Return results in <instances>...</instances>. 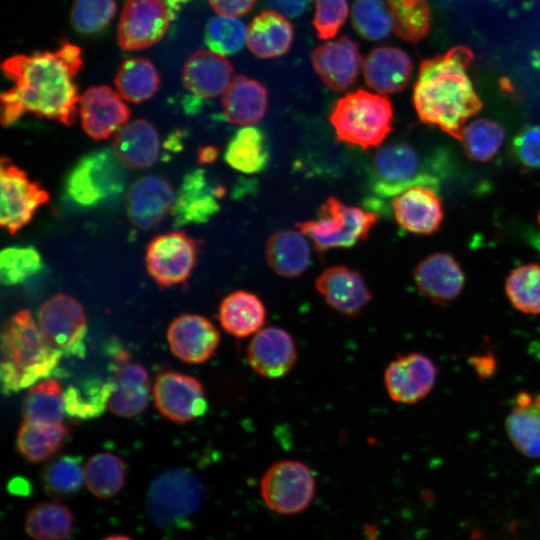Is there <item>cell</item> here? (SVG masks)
<instances>
[{
  "label": "cell",
  "mask_w": 540,
  "mask_h": 540,
  "mask_svg": "<svg viewBox=\"0 0 540 540\" xmlns=\"http://www.w3.org/2000/svg\"><path fill=\"white\" fill-rule=\"evenodd\" d=\"M82 64L81 48L68 41L55 50L5 59L1 68L13 85L1 95V123L11 125L30 113L73 124L80 100L74 78Z\"/></svg>",
  "instance_id": "1"
},
{
  "label": "cell",
  "mask_w": 540,
  "mask_h": 540,
  "mask_svg": "<svg viewBox=\"0 0 540 540\" xmlns=\"http://www.w3.org/2000/svg\"><path fill=\"white\" fill-rule=\"evenodd\" d=\"M473 59L464 46L424 60L413 89V104L422 123L461 140L465 123L482 108L466 70Z\"/></svg>",
  "instance_id": "2"
},
{
  "label": "cell",
  "mask_w": 540,
  "mask_h": 540,
  "mask_svg": "<svg viewBox=\"0 0 540 540\" xmlns=\"http://www.w3.org/2000/svg\"><path fill=\"white\" fill-rule=\"evenodd\" d=\"M62 355L45 340L30 311H18L1 333L2 392L10 395L47 379L56 371Z\"/></svg>",
  "instance_id": "3"
},
{
  "label": "cell",
  "mask_w": 540,
  "mask_h": 540,
  "mask_svg": "<svg viewBox=\"0 0 540 540\" xmlns=\"http://www.w3.org/2000/svg\"><path fill=\"white\" fill-rule=\"evenodd\" d=\"M447 169V159L440 152L428 156L406 142L392 143L373 156L369 188L377 199L384 200L419 185L438 190Z\"/></svg>",
  "instance_id": "4"
},
{
  "label": "cell",
  "mask_w": 540,
  "mask_h": 540,
  "mask_svg": "<svg viewBox=\"0 0 540 540\" xmlns=\"http://www.w3.org/2000/svg\"><path fill=\"white\" fill-rule=\"evenodd\" d=\"M393 120L390 100L362 89L340 98L330 114L337 139L363 150L379 147L392 131Z\"/></svg>",
  "instance_id": "5"
},
{
  "label": "cell",
  "mask_w": 540,
  "mask_h": 540,
  "mask_svg": "<svg viewBox=\"0 0 540 540\" xmlns=\"http://www.w3.org/2000/svg\"><path fill=\"white\" fill-rule=\"evenodd\" d=\"M204 497L202 483L188 468H172L151 482L146 513L159 529L183 527L200 509Z\"/></svg>",
  "instance_id": "6"
},
{
  "label": "cell",
  "mask_w": 540,
  "mask_h": 540,
  "mask_svg": "<svg viewBox=\"0 0 540 540\" xmlns=\"http://www.w3.org/2000/svg\"><path fill=\"white\" fill-rule=\"evenodd\" d=\"M378 220V214L348 206L331 196L321 205L316 219L298 222L296 226L312 239L318 252H324L350 248L366 240Z\"/></svg>",
  "instance_id": "7"
},
{
  "label": "cell",
  "mask_w": 540,
  "mask_h": 540,
  "mask_svg": "<svg viewBox=\"0 0 540 540\" xmlns=\"http://www.w3.org/2000/svg\"><path fill=\"white\" fill-rule=\"evenodd\" d=\"M124 165L113 150L101 149L81 157L65 180L66 195L76 204L93 207L120 195L125 188Z\"/></svg>",
  "instance_id": "8"
},
{
  "label": "cell",
  "mask_w": 540,
  "mask_h": 540,
  "mask_svg": "<svg viewBox=\"0 0 540 540\" xmlns=\"http://www.w3.org/2000/svg\"><path fill=\"white\" fill-rule=\"evenodd\" d=\"M316 492L311 469L299 460L284 459L273 463L260 481V494L266 506L280 515H294L306 510Z\"/></svg>",
  "instance_id": "9"
},
{
  "label": "cell",
  "mask_w": 540,
  "mask_h": 540,
  "mask_svg": "<svg viewBox=\"0 0 540 540\" xmlns=\"http://www.w3.org/2000/svg\"><path fill=\"white\" fill-rule=\"evenodd\" d=\"M38 326L53 348L84 356L87 320L82 305L73 297L59 293L47 299L39 309Z\"/></svg>",
  "instance_id": "10"
},
{
  "label": "cell",
  "mask_w": 540,
  "mask_h": 540,
  "mask_svg": "<svg viewBox=\"0 0 540 540\" xmlns=\"http://www.w3.org/2000/svg\"><path fill=\"white\" fill-rule=\"evenodd\" d=\"M178 13L166 0H126L117 29V41L126 51L159 42Z\"/></svg>",
  "instance_id": "11"
},
{
  "label": "cell",
  "mask_w": 540,
  "mask_h": 540,
  "mask_svg": "<svg viewBox=\"0 0 540 540\" xmlns=\"http://www.w3.org/2000/svg\"><path fill=\"white\" fill-rule=\"evenodd\" d=\"M0 186V223L10 234L29 224L37 209L49 200L47 191L6 157L1 159Z\"/></svg>",
  "instance_id": "12"
},
{
  "label": "cell",
  "mask_w": 540,
  "mask_h": 540,
  "mask_svg": "<svg viewBox=\"0 0 540 540\" xmlns=\"http://www.w3.org/2000/svg\"><path fill=\"white\" fill-rule=\"evenodd\" d=\"M197 244L184 232L172 231L154 237L146 251V268L160 287L184 282L197 260Z\"/></svg>",
  "instance_id": "13"
},
{
  "label": "cell",
  "mask_w": 540,
  "mask_h": 540,
  "mask_svg": "<svg viewBox=\"0 0 540 540\" xmlns=\"http://www.w3.org/2000/svg\"><path fill=\"white\" fill-rule=\"evenodd\" d=\"M153 397L158 411L165 418L178 423L192 421L207 410L201 382L177 371H164L157 376Z\"/></svg>",
  "instance_id": "14"
},
{
  "label": "cell",
  "mask_w": 540,
  "mask_h": 540,
  "mask_svg": "<svg viewBox=\"0 0 540 540\" xmlns=\"http://www.w3.org/2000/svg\"><path fill=\"white\" fill-rule=\"evenodd\" d=\"M437 367L420 352L398 354L386 367L384 384L390 399L401 404H415L433 389Z\"/></svg>",
  "instance_id": "15"
},
{
  "label": "cell",
  "mask_w": 540,
  "mask_h": 540,
  "mask_svg": "<svg viewBox=\"0 0 540 540\" xmlns=\"http://www.w3.org/2000/svg\"><path fill=\"white\" fill-rule=\"evenodd\" d=\"M420 294L435 305L455 301L465 286V274L456 258L447 252L433 253L422 259L413 270Z\"/></svg>",
  "instance_id": "16"
},
{
  "label": "cell",
  "mask_w": 540,
  "mask_h": 540,
  "mask_svg": "<svg viewBox=\"0 0 540 540\" xmlns=\"http://www.w3.org/2000/svg\"><path fill=\"white\" fill-rule=\"evenodd\" d=\"M224 188L202 169H196L183 178L172 209L176 227L207 222L220 209L219 200Z\"/></svg>",
  "instance_id": "17"
},
{
  "label": "cell",
  "mask_w": 540,
  "mask_h": 540,
  "mask_svg": "<svg viewBox=\"0 0 540 540\" xmlns=\"http://www.w3.org/2000/svg\"><path fill=\"white\" fill-rule=\"evenodd\" d=\"M167 341L174 356L183 362L201 364L208 361L220 343V333L206 317L182 314L167 330Z\"/></svg>",
  "instance_id": "18"
},
{
  "label": "cell",
  "mask_w": 540,
  "mask_h": 540,
  "mask_svg": "<svg viewBox=\"0 0 540 540\" xmlns=\"http://www.w3.org/2000/svg\"><path fill=\"white\" fill-rule=\"evenodd\" d=\"M297 349L292 335L280 327H266L254 334L247 347V361L261 377L278 379L294 367Z\"/></svg>",
  "instance_id": "19"
},
{
  "label": "cell",
  "mask_w": 540,
  "mask_h": 540,
  "mask_svg": "<svg viewBox=\"0 0 540 540\" xmlns=\"http://www.w3.org/2000/svg\"><path fill=\"white\" fill-rule=\"evenodd\" d=\"M79 111L84 131L96 140L115 134L130 116L122 96L105 85L86 89L79 100Z\"/></svg>",
  "instance_id": "20"
},
{
  "label": "cell",
  "mask_w": 540,
  "mask_h": 540,
  "mask_svg": "<svg viewBox=\"0 0 540 540\" xmlns=\"http://www.w3.org/2000/svg\"><path fill=\"white\" fill-rule=\"evenodd\" d=\"M315 287L329 307L346 317L360 315L372 299L362 274L342 265L326 268Z\"/></svg>",
  "instance_id": "21"
},
{
  "label": "cell",
  "mask_w": 540,
  "mask_h": 540,
  "mask_svg": "<svg viewBox=\"0 0 540 540\" xmlns=\"http://www.w3.org/2000/svg\"><path fill=\"white\" fill-rule=\"evenodd\" d=\"M311 59L324 84L337 92L354 84L362 65L358 44L347 36L319 45L312 52Z\"/></svg>",
  "instance_id": "22"
},
{
  "label": "cell",
  "mask_w": 540,
  "mask_h": 540,
  "mask_svg": "<svg viewBox=\"0 0 540 540\" xmlns=\"http://www.w3.org/2000/svg\"><path fill=\"white\" fill-rule=\"evenodd\" d=\"M392 208L397 223L413 234L436 232L444 217L438 190L429 186L406 189L392 199Z\"/></svg>",
  "instance_id": "23"
},
{
  "label": "cell",
  "mask_w": 540,
  "mask_h": 540,
  "mask_svg": "<svg viewBox=\"0 0 540 540\" xmlns=\"http://www.w3.org/2000/svg\"><path fill=\"white\" fill-rule=\"evenodd\" d=\"M176 196L171 183L163 177L148 175L138 178L127 196L128 215L141 229H150L172 212Z\"/></svg>",
  "instance_id": "24"
},
{
  "label": "cell",
  "mask_w": 540,
  "mask_h": 540,
  "mask_svg": "<svg viewBox=\"0 0 540 540\" xmlns=\"http://www.w3.org/2000/svg\"><path fill=\"white\" fill-rule=\"evenodd\" d=\"M232 73L233 66L227 58L200 49L185 61L183 82L194 96L210 99L225 92L232 81Z\"/></svg>",
  "instance_id": "25"
},
{
  "label": "cell",
  "mask_w": 540,
  "mask_h": 540,
  "mask_svg": "<svg viewBox=\"0 0 540 540\" xmlns=\"http://www.w3.org/2000/svg\"><path fill=\"white\" fill-rule=\"evenodd\" d=\"M412 73L410 56L397 47L374 48L363 61V75L366 84L381 94L403 90Z\"/></svg>",
  "instance_id": "26"
},
{
  "label": "cell",
  "mask_w": 540,
  "mask_h": 540,
  "mask_svg": "<svg viewBox=\"0 0 540 540\" xmlns=\"http://www.w3.org/2000/svg\"><path fill=\"white\" fill-rule=\"evenodd\" d=\"M506 434L527 458H540V392L520 391L505 419Z\"/></svg>",
  "instance_id": "27"
},
{
  "label": "cell",
  "mask_w": 540,
  "mask_h": 540,
  "mask_svg": "<svg viewBox=\"0 0 540 540\" xmlns=\"http://www.w3.org/2000/svg\"><path fill=\"white\" fill-rule=\"evenodd\" d=\"M150 400V381L146 369L137 363H123L116 370L108 400L115 415L131 418L142 413Z\"/></svg>",
  "instance_id": "28"
},
{
  "label": "cell",
  "mask_w": 540,
  "mask_h": 540,
  "mask_svg": "<svg viewBox=\"0 0 540 540\" xmlns=\"http://www.w3.org/2000/svg\"><path fill=\"white\" fill-rule=\"evenodd\" d=\"M112 150L125 167H149L159 156L158 132L147 120L136 119L126 123L114 134Z\"/></svg>",
  "instance_id": "29"
},
{
  "label": "cell",
  "mask_w": 540,
  "mask_h": 540,
  "mask_svg": "<svg viewBox=\"0 0 540 540\" xmlns=\"http://www.w3.org/2000/svg\"><path fill=\"white\" fill-rule=\"evenodd\" d=\"M268 93L259 81L243 75L232 78L223 93L222 107L232 124L252 126L259 123L267 110Z\"/></svg>",
  "instance_id": "30"
},
{
  "label": "cell",
  "mask_w": 540,
  "mask_h": 540,
  "mask_svg": "<svg viewBox=\"0 0 540 540\" xmlns=\"http://www.w3.org/2000/svg\"><path fill=\"white\" fill-rule=\"evenodd\" d=\"M293 27L283 14L265 10L247 28V46L258 58H275L286 54L293 42Z\"/></svg>",
  "instance_id": "31"
},
{
  "label": "cell",
  "mask_w": 540,
  "mask_h": 540,
  "mask_svg": "<svg viewBox=\"0 0 540 540\" xmlns=\"http://www.w3.org/2000/svg\"><path fill=\"white\" fill-rule=\"evenodd\" d=\"M266 308L255 294L237 290L227 295L219 306V322L230 335L245 338L262 329L266 320Z\"/></svg>",
  "instance_id": "32"
},
{
  "label": "cell",
  "mask_w": 540,
  "mask_h": 540,
  "mask_svg": "<svg viewBox=\"0 0 540 540\" xmlns=\"http://www.w3.org/2000/svg\"><path fill=\"white\" fill-rule=\"evenodd\" d=\"M268 265L278 275L294 278L304 273L311 262V248L304 234L279 230L270 235L265 246Z\"/></svg>",
  "instance_id": "33"
},
{
  "label": "cell",
  "mask_w": 540,
  "mask_h": 540,
  "mask_svg": "<svg viewBox=\"0 0 540 540\" xmlns=\"http://www.w3.org/2000/svg\"><path fill=\"white\" fill-rule=\"evenodd\" d=\"M224 160L242 173L263 171L270 161V148L265 133L254 126L239 129L227 145Z\"/></svg>",
  "instance_id": "34"
},
{
  "label": "cell",
  "mask_w": 540,
  "mask_h": 540,
  "mask_svg": "<svg viewBox=\"0 0 540 540\" xmlns=\"http://www.w3.org/2000/svg\"><path fill=\"white\" fill-rule=\"evenodd\" d=\"M73 512L59 501H43L31 507L24 520L27 535L33 540H67L74 528Z\"/></svg>",
  "instance_id": "35"
},
{
  "label": "cell",
  "mask_w": 540,
  "mask_h": 540,
  "mask_svg": "<svg viewBox=\"0 0 540 540\" xmlns=\"http://www.w3.org/2000/svg\"><path fill=\"white\" fill-rule=\"evenodd\" d=\"M159 74L152 62L142 57H131L122 62L115 76L117 92L131 103H142L151 98L159 87Z\"/></svg>",
  "instance_id": "36"
},
{
  "label": "cell",
  "mask_w": 540,
  "mask_h": 540,
  "mask_svg": "<svg viewBox=\"0 0 540 540\" xmlns=\"http://www.w3.org/2000/svg\"><path fill=\"white\" fill-rule=\"evenodd\" d=\"M65 411L64 392L52 378L30 386L22 403L24 419L37 424H60Z\"/></svg>",
  "instance_id": "37"
},
{
  "label": "cell",
  "mask_w": 540,
  "mask_h": 540,
  "mask_svg": "<svg viewBox=\"0 0 540 540\" xmlns=\"http://www.w3.org/2000/svg\"><path fill=\"white\" fill-rule=\"evenodd\" d=\"M67 433L62 423L48 425L24 420L17 433V449L27 461L39 463L60 449Z\"/></svg>",
  "instance_id": "38"
},
{
  "label": "cell",
  "mask_w": 540,
  "mask_h": 540,
  "mask_svg": "<svg viewBox=\"0 0 540 540\" xmlns=\"http://www.w3.org/2000/svg\"><path fill=\"white\" fill-rule=\"evenodd\" d=\"M40 482L45 493L53 500L74 497L85 483L81 457L64 455L54 459L42 469Z\"/></svg>",
  "instance_id": "39"
},
{
  "label": "cell",
  "mask_w": 540,
  "mask_h": 540,
  "mask_svg": "<svg viewBox=\"0 0 540 540\" xmlns=\"http://www.w3.org/2000/svg\"><path fill=\"white\" fill-rule=\"evenodd\" d=\"M123 460L114 453L93 455L84 466L85 484L96 498L106 500L116 496L125 483Z\"/></svg>",
  "instance_id": "40"
},
{
  "label": "cell",
  "mask_w": 540,
  "mask_h": 540,
  "mask_svg": "<svg viewBox=\"0 0 540 540\" xmlns=\"http://www.w3.org/2000/svg\"><path fill=\"white\" fill-rule=\"evenodd\" d=\"M111 381L88 378L69 385L64 392L66 413L76 419L99 417L108 407Z\"/></svg>",
  "instance_id": "41"
},
{
  "label": "cell",
  "mask_w": 540,
  "mask_h": 540,
  "mask_svg": "<svg viewBox=\"0 0 540 540\" xmlns=\"http://www.w3.org/2000/svg\"><path fill=\"white\" fill-rule=\"evenodd\" d=\"M394 32L403 40H423L431 26V10L426 0H385Z\"/></svg>",
  "instance_id": "42"
},
{
  "label": "cell",
  "mask_w": 540,
  "mask_h": 540,
  "mask_svg": "<svg viewBox=\"0 0 540 540\" xmlns=\"http://www.w3.org/2000/svg\"><path fill=\"white\" fill-rule=\"evenodd\" d=\"M511 305L528 315H540V264L525 263L514 268L505 280Z\"/></svg>",
  "instance_id": "43"
},
{
  "label": "cell",
  "mask_w": 540,
  "mask_h": 540,
  "mask_svg": "<svg viewBox=\"0 0 540 540\" xmlns=\"http://www.w3.org/2000/svg\"><path fill=\"white\" fill-rule=\"evenodd\" d=\"M504 128L491 119L481 118L467 124L461 142L465 154L474 161L487 162L493 159L503 145Z\"/></svg>",
  "instance_id": "44"
},
{
  "label": "cell",
  "mask_w": 540,
  "mask_h": 540,
  "mask_svg": "<svg viewBox=\"0 0 540 540\" xmlns=\"http://www.w3.org/2000/svg\"><path fill=\"white\" fill-rule=\"evenodd\" d=\"M204 40L209 50L223 56L232 55L244 47L247 28L235 17L219 15L208 21Z\"/></svg>",
  "instance_id": "45"
},
{
  "label": "cell",
  "mask_w": 540,
  "mask_h": 540,
  "mask_svg": "<svg viewBox=\"0 0 540 540\" xmlns=\"http://www.w3.org/2000/svg\"><path fill=\"white\" fill-rule=\"evenodd\" d=\"M352 23L359 35L371 41L387 37L393 28L390 11L383 0H355Z\"/></svg>",
  "instance_id": "46"
},
{
  "label": "cell",
  "mask_w": 540,
  "mask_h": 540,
  "mask_svg": "<svg viewBox=\"0 0 540 540\" xmlns=\"http://www.w3.org/2000/svg\"><path fill=\"white\" fill-rule=\"evenodd\" d=\"M42 268L40 253L33 247H7L0 254L1 282L11 286L24 282Z\"/></svg>",
  "instance_id": "47"
},
{
  "label": "cell",
  "mask_w": 540,
  "mask_h": 540,
  "mask_svg": "<svg viewBox=\"0 0 540 540\" xmlns=\"http://www.w3.org/2000/svg\"><path fill=\"white\" fill-rule=\"evenodd\" d=\"M116 0H75L71 21L81 34H94L103 30L115 16Z\"/></svg>",
  "instance_id": "48"
},
{
  "label": "cell",
  "mask_w": 540,
  "mask_h": 540,
  "mask_svg": "<svg viewBox=\"0 0 540 540\" xmlns=\"http://www.w3.org/2000/svg\"><path fill=\"white\" fill-rule=\"evenodd\" d=\"M313 25L320 39L334 37L348 16L347 0H314Z\"/></svg>",
  "instance_id": "49"
},
{
  "label": "cell",
  "mask_w": 540,
  "mask_h": 540,
  "mask_svg": "<svg viewBox=\"0 0 540 540\" xmlns=\"http://www.w3.org/2000/svg\"><path fill=\"white\" fill-rule=\"evenodd\" d=\"M512 152L522 166L540 169V125L520 130L513 139Z\"/></svg>",
  "instance_id": "50"
},
{
  "label": "cell",
  "mask_w": 540,
  "mask_h": 540,
  "mask_svg": "<svg viewBox=\"0 0 540 540\" xmlns=\"http://www.w3.org/2000/svg\"><path fill=\"white\" fill-rule=\"evenodd\" d=\"M208 2L216 14L236 18L248 14L256 0H208Z\"/></svg>",
  "instance_id": "51"
},
{
  "label": "cell",
  "mask_w": 540,
  "mask_h": 540,
  "mask_svg": "<svg viewBox=\"0 0 540 540\" xmlns=\"http://www.w3.org/2000/svg\"><path fill=\"white\" fill-rule=\"evenodd\" d=\"M311 0H267L275 11L284 16H300L309 6Z\"/></svg>",
  "instance_id": "52"
},
{
  "label": "cell",
  "mask_w": 540,
  "mask_h": 540,
  "mask_svg": "<svg viewBox=\"0 0 540 540\" xmlns=\"http://www.w3.org/2000/svg\"><path fill=\"white\" fill-rule=\"evenodd\" d=\"M217 157V150L212 146H205L200 148L198 152V159L201 163L213 162Z\"/></svg>",
  "instance_id": "53"
},
{
  "label": "cell",
  "mask_w": 540,
  "mask_h": 540,
  "mask_svg": "<svg viewBox=\"0 0 540 540\" xmlns=\"http://www.w3.org/2000/svg\"><path fill=\"white\" fill-rule=\"evenodd\" d=\"M365 540H377V527L368 524L365 528Z\"/></svg>",
  "instance_id": "54"
},
{
  "label": "cell",
  "mask_w": 540,
  "mask_h": 540,
  "mask_svg": "<svg viewBox=\"0 0 540 540\" xmlns=\"http://www.w3.org/2000/svg\"><path fill=\"white\" fill-rule=\"evenodd\" d=\"M171 6L172 8L177 12L179 13V11L181 10V8L186 4L188 3L190 0H166Z\"/></svg>",
  "instance_id": "55"
},
{
  "label": "cell",
  "mask_w": 540,
  "mask_h": 540,
  "mask_svg": "<svg viewBox=\"0 0 540 540\" xmlns=\"http://www.w3.org/2000/svg\"><path fill=\"white\" fill-rule=\"evenodd\" d=\"M102 540H134V539H132L131 537L126 536V535L114 534V535H109V536L103 538Z\"/></svg>",
  "instance_id": "56"
},
{
  "label": "cell",
  "mask_w": 540,
  "mask_h": 540,
  "mask_svg": "<svg viewBox=\"0 0 540 540\" xmlns=\"http://www.w3.org/2000/svg\"><path fill=\"white\" fill-rule=\"evenodd\" d=\"M537 221H538V225H539V228H540V212L538 213ZM537 245L540 248V234L538 236Z\"/></svg>",
  "instance_id": "57"
}]
</instances>
